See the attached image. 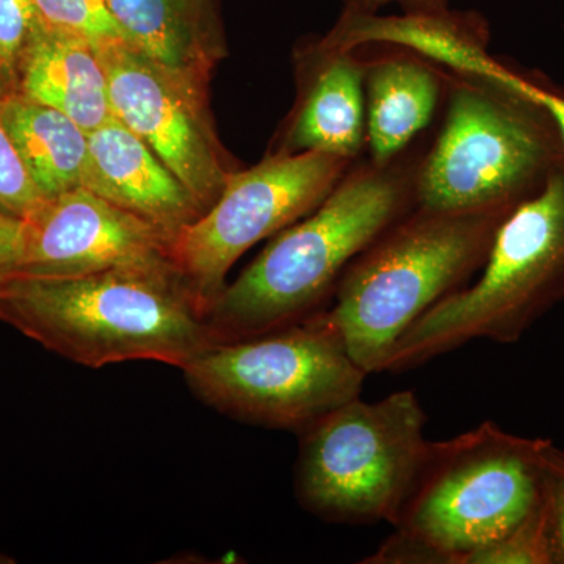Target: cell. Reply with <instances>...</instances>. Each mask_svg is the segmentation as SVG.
<instances>
[{"mask_svg":"<svg viewBox=\"0 0 564 564\" xmlns=\"http://www.w3.org/2000/svg\"><path fill=\"white\" fill-rule=\"evenodd\" d=\"M417 165L400 158L352 163L311 217L278 232L226 284L206 315L215 345L281 332L323 313L347 267L414 209Z\"/></svg>","mask_w":564,"mask_h":564,"instance_id":"obj_1","label":"cell"},{"mask_svg":"<svg viewBox=\"0 0 564 564\" xmlns=\"http://www.w3.org/2000/svg\"><path fill=\"white\" fill-rule=\"evenodd\" d=\"M0 322L91 369L128 361L182 369L215 345L206 314L174 270L14 276L0 285Z\"/></svg>","mask_w":564,"mask_h":564,"instance_id":"obj_2","label":"cell"},{"mask_svg":"<svg viewBox=\"0 0 564 564\" xmlns=\"http://www.w3.org/2000/svg\"><path fill=\"white\" fill-rule=\"evenodd\" d=\"M513 212L415 206L381 234L347 267L325 311L352 361L367 375L384 372L403 334L484 269Z\"/></svg>","mask_w":564,"mask_h":564,"instance_id":"obj_3","label":"cell"},{"mask_svg":"<svg viewBox=\"0 0 564 564\" xmlns=\"http://www.w3.org/2000/svg\"><path fill=\"white\" fill-rule=\"evenodd\" d=\"M451 79L443 131L415 173V206L513 212L564 166L554 118L524 77Z\"/></svg>","mask_w":564,"mask_h":564,"instance_id":"obj_4","label":"cell"},{"mask_svg":"<svg viewBox=\"0 0 564 564\" xmlns=\"http://www.w3.org/2000/svg\"><path fill=\"white\" fill-rule=\"evenodd\" d=\"M564 299V166L500 225L480 280L403 334L384 372H404L485 339L516 344Z\"/></svg>","mask_w":564,"mask_h":564,"instance_id":"obj_5","label":"cell"},{"mask_svg":"<svg viewBox=\"0 0 564 564\" xmlns=\"http://www.w3.org/2000/svg\"><path fill=\"white\" fill-rule=\"evenodd\" d=\"M547 441L491 421L454 440L430 441L393 529L432 549L441 563L463 564L536 510Z\"/></svg>","mask_w":564,"mask_h":564,"instance_id":"obj_6","label":"cell"},{"mask_svg":"<svg viewBox=\"0 0 564 564\" xmlns=\"http://www.w3.org/2000/svg\"><path fill=\"white\" fill-rule=\"evenodd\" d=\"M425 423L414 391L356 397L322 415L299 433L300 505L325 522L395 524L429 448Z\"/></svg>","mask_w":564,"mask_h":564,"instance_id":"obj_7","label":"cell"},{"mask_svg":"<svg viewBox=\"0 0 564 564\" xmlns=\"http://www.w3.org/2000/svg\"><path fill=\"white\" fill-rule=\"evenodd\" d=\"M325 311L281 332L214 345L182 367L185 383L234 421L303 432L361 397L367 377Z\"/></svg>","mask_w":564,"mask_h":564,"instance_id":"obj_8","label":"cell"},{"mask_svg":"<svg viewBox=\"0 0 564 564\" xmlns=\"http://www.w3.org/2000/svg\"><path fill=\"white\" fill-rule=\"evenodd\" d=\"M352 163L323 152H278L229 173L217 202L172 240L174 270L204 314L243 252L317 209Z\"/></svg>","mask_w":564,"mask_h":564,"instance_id":"obj_9","label":"cell"},{"mask_svg":"<svg viewBox=\"0 0 564 564\" xmlns=\"http://www.w3.org/2000/svg\"><path fill=\"white\" fill-rule=\"evenodd\" d=\"M98 52L115 118L140 137L184 184L203 214L229 173L202 111V93L182 84L126 41Z\"/></svg>","mask_w":564,"mask_h":564,"instance_id":"obj_10","label":"cell"},{"mask_svg":"<svg viewBox=\"0 0 564 564\" xmlns=\"http://www.w3.org/2000/svg\"><path fill=\"white\" fill-rule=\"evenodd\" d=\"M22 221L17 276L69 278L122 269L174 270L169 234L85 187L63 193Z\"/></svg>","mask_w":564,"mask_h":564,"instance_id":"obj_11","label":"cell"},{"mask_svg":"<svg viewBox=\"0 0 564 564\" xmlns=\"http://www.w3.org/2000/svg\"><path fill=\"white\" fill-rule=\"evenodd\" d=\"M322 41L326 46L347 51L388 44L463 79L510 82L518 76L489 55L488 22L475 11L447 9L378 17L344 10L333 31Z\"/></svg>","mask_w":564,"mask_h":564,"instance_id":"obj_12","label":"cell"},{"mask_svg":"<svg viewBox=\"0 0 564 564\" xmlns=\"http://www.w3.org/2000/svg\"><path fill=\"white\" fill-rule=\"evenodd\" d=\"M82 187L151 223L172 240L203 215L184 184L118 118L88 133Z\"/></svg>","mask_w":564,"mask_h":564,"instance_id":"obj_13","label":"cell"},{"mask_svg":"<svg viewBox=\"0 0 564 564\" xmlns=\"http://www.w3.org/2000/svg\"><path fill=\"white\" fill-rule=\"evenodd\" d=\"M314 51V68L280 152H323L356 162L367 143L366 62L358 51L326 46L323 41Z\"/></svg>","mask_w":564,"mask_h":564,"instance_id":"obj_14","label":"cell"},{"mask_svg":"<svg viewBox=\"0 0 564 564\" xmlns=\"http://www.w3.org/2000/svg\"><path fill=\"white\" fill-rule=\"evenodd\" d=\"M444 79V70L406 51L366 62L364 96L370 161L378 165L397 161L429 128Z\"/></svg>","mask_w":564,"mask_h":564,"instance_id":"obj_15","label":"cell"},{"mask_svg":"<svg viewBox=\"0 0 564 564\" xmlns=\"http://www.w3.org/2000/svg\"><path fill=\"white\" fill-rule=\"evenodd\" d=\"M20 93L62 111L90 133L115 118L106 70L87 41L36 31L22 52Z\"/></svg>","mask_w":564,"mask_h":564,"instance_id":"obj_16","label":"cell"},{"mask_svg":"<svg viewBox=\"0 0 564 564\" xmlns=\"http://www.w3.org/2000/svg\"><path fill=\"white\" fill-rule=\"evenodd\" d=\"M0 118L47 202L82 187L88 133L77 122L20 91L0 96Z\"/></svg>","mask_w":564,"mask_h":564,"instance_id":"obj_17","label":"cell"},{"mask_svg":"<svg viewBox=\"0 0 564 564\" xmlns=\"http://www.w3.org/2000/svg\"><path fill=\"white\" fill-rule=\"evenodd\" d=\"M129 46L193 90L210 68L198 20L180 0H106Z\"/></svg>","mask_w":564,"mask_h":564,"instance_id":"obj_18","label":"cell"},{"mask_svg":"<svg viewBox=\"0 0 564 564\" xmlns=\"http://www.w3.org/2000/svg\"><path fill=\"white\" fill-rule=\"evenodd\" d=\"M33 7L40 31L87 41L96 51L126 41L106 0H33Z\"/></svg>","mask_w":564,"mask_h":564,"instance_id":"obj_19","label":"cell"},{"mask_svg":"<svg viewBox=\"0 0 564 564\" xmlns=\"http://www.w3.org/2000/svg\"><path fill=\"white\" fill-rule=\"evenodd\" d=\"M46 203L0 118V215L28 220Z\"/></svg>","mask_w":564,"mask_h":564,"instance_id":"obj_20","label":"cell"},{"mask_svg":"<svg viewBox=\"0 0 564 564\" xmlns=\"http://www.w3.org/2000/svg\"><path fill=\"white\" fill-rule=\"evenodd\" d=\"M463 564H551L543 499L518 529L467 555Z\"/></svg>","mask_w":564,"mask_h":564,"instance_id":"obj_21","label":"cell"},{"mask_svg":"<svg viewBox=\"0 0 564 564\" xmlns=\"http://www.w3.org/2000/svg\"><path fill=\"white\" fill-rule=\"evenodd\" d=\"M541 499L551 564H564V451L552 441L541 454Z\"/></svg>","mask_w":564,"mask_h":564,"instance_id":"obj_22","label":"cell"},{"mask_svg":"<svg viewBox=\"0 0 564 564\" xmlns=\"http://www.w3.org/2000/svg\"><path fill=\"white\" fill-rule=\"evenodd\" d=\"M36 31L33 0H0V54L7 76L17 73L22 52Z\"/></svg>","mask_w":564,"mask_h":564,"instance_id":"obj_23","label":"cell"},{"mask_svg":"<svg viewBox=\"0 0 564 564\" xmlns=\"http://www.w3.org/2000/svg\"><path fill=\"white\" fill-rule=\"evenodd\" d=\"M24 221L0 215V285L20 270Z\"/></svg>","mask_w":564,"mask_h":564,"instance_id":"obj_24","label":"cell"},{"mask_svg":"<svg viewBox=\"0 0 564 564\" xmlns=\"http://www.w3.org/2000/svg\"><path fill=\"white\" fill-rule=\"evenodd\" d=\"M345 11L378 13L386 6H399L403 13H433L448 9V0H344Z\"/></svg>","mask_w":564,"mask_h":564,"instance_id":"obj_25","label":"cell"},{"mask_svg":"<svg viewBox=\"0 0 564 564\" xmlns=\"http://www.w3.org/2000/svg\"><path fill=\"white\" fill-rule=\"evenodd\" d=\"M534 98L543 104L544 109L554 118L556 129H558L560 137H562L564 144V91L556 93L545 90V88L536 85V88H534Z\"/></svg>","mask_w":564,"mask_h":564,"instance_id":"obj_26","label":"cell"},{"mask_svg":"<svg viewBox=\"0 0 564 564\" xmlns=\"http://www.w3.org/2000/svg\"><path fill=\"white\" fill-rule=\"evenodd\" d=\"M180 3L185 10L191 11L196 20H199V11H202L203 0H180Z\"/></svg>","mask_w":564,"mask_h":564,"instance_id":"obj_27","label":"cell"},{"mask_svg":"<svg viewBox=\"0 0 564 564\" xmlns=\"http://www.w3.org/2000/svg\"><path fill=\"white\" fill-rule=\"evenodd\" d=\"M2 74L7 76L6 63H3L2 54H0V76H2Z\"/></svg>","mask_w":564,"mask_h":564,"instance_id":"obj_28","label":"cell"}]
</instances>
